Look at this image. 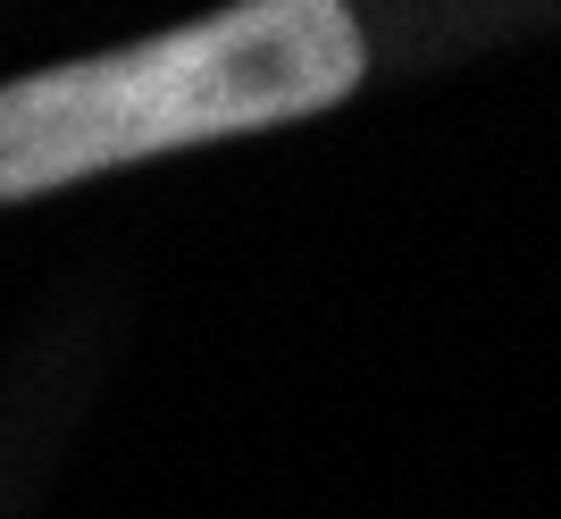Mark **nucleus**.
Instances as JSON below:
<instances>
[{
    "mask_svg": "<svg viewBox=\"0 0 561 519\" xmlns=\"http://www.w3.org/2000/svg\"><path fill=\"white\" fill-rule=\"evenodd\" d=\"M360 84L344 0H234L160 43L0 84V201L243 126L319 118Z\"/></svg>",
    "mask_w": 561,
    "mask_h": 519,
    "instance_id": "nucleus-1",
    "label": "nucleus"
}]
</instances>
